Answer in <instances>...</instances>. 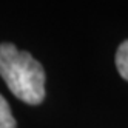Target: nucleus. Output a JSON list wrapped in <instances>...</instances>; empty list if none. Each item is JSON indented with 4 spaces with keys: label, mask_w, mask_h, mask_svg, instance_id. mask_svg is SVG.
<instances>
[{
    "label": "nucleus",
    "mask_w": 128,
    "mask_h": 128,
    "mask_svg": "<svg viewBox=\"0 0 128 128\" xmlns=\"http://www.w3.org/2000/svg\"><path fill=\"white\" fill-rule=\"evenodd\" d=\"M116 66L117 71L125 80H128V40L122 42L116 52Z\"/></svg>",
    "instance_id": "nucleus-2"
},
{
    "label": "nucleus",
    "mask_w": 128,
    "mask_h": 128,
    "mask_svg": "<svg viewBox=\"0 0 128 128\" xmlns=\"http://www.w3.org/2000/svg\"><path fill=\"white\" fill-rule=\"evenodd\" d=\"M0 76L11 93L30 105L45 99V71L30 52L19 51L12 43H0Z\"/></svg>",
    "instance_id": "nucleus-1"
},
{
    "label": "nucleus",
    "mask_w": 128,
    "mask_h": 128,
    "mask_svg": "<svg viewBox=\"0 0 128 128\" xmlns=\"http://www.w3.org/2000/svg\"><path fill=\"white\" fill-rule=\"evenodd\" d=\"M0 128H17L11 108L3 96H0Z\"/></svg>",
    "instance_id": "nucleus-3"
}]
</instances>
